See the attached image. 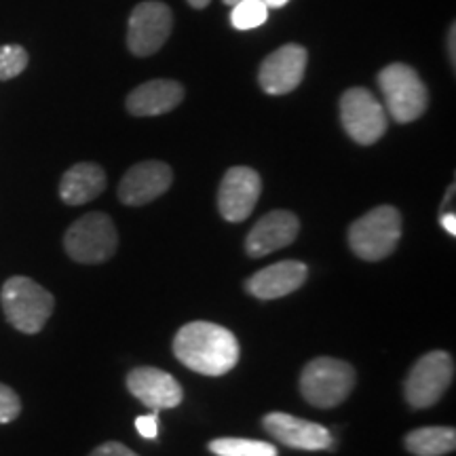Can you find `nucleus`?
Returning a JSON list of instances; mask_svg holds the SVG:
<instances>
[{
  "label": "nucleus",
  "instance_id": "nucleus-1",
  "mask_svg": "<svg viewBox=\"0 0 456 456\" xmlns=\"http://www.w3.org/2000/svg\"><path fill=\"white\" fill-rule=\"evenodd\" d=\"M174 355L192 372L224 376L237 366L239 342L231 330L209 322H191L174 338Z\"/></svg>",
  "mask_w": 456,
  "mask_h": 456
},
{
  "label": "nucleus",
  "instance_id": "nucleus-2",
  "mask_svg": "<svg viewBox=\"0 0 456 456\" xmlns=\"http://www.w3.org/2000/svg\"><path fill=\"white\" fill-rule=\"evenodd\" d=\"M0 305L7 322L15 330L24 334H38L53 315L55 298L30 277L17 275L4 281Z\"/></svg>",
  "mask_w": 456,
  "mask_h": 456
},
{
  "label": "nucleus",
  "instance_id": "nucleus-3",
  "mask_svg": "<svg viewBox=\"0 0 456 456\" xmlns=\"http://www.w3.org/2000/svg\"><path fill=\"white\" fill-rule=\"evenodd\" d=\"M402 239V216L393 205H380L363 214L349 228V245L357 258L379 262L395 252Z\"/></svg>",
  "mask_w": 456,
  "mask_h": 456
},
{
  "label": "nucleus",
  "instance_id": "nucleus-4",
  "mask_svg": "<svg viewBox=\"0 0 456 456\" xmlns=\"http://www.w3.org/2000/svg\"><path fill=\"white\" fill-rule=\"evenodd\" d=\"M357 374L351 363L334 357H317L300 374V393L311 406L334 408L351 395Z\"/></svg>",
  "mask_w": 456,
  "mask_h": 456
},
{
  "label": "nucleus",
  "instance_id": "nucleus-5",
  "mask_svg": "<svg viewBox=\"0 0 456 456\" xmlns=\"http://www.w3.org/2000/svg\"><path fill=\"white\" fill-rule=\"evenodd\" d=\"M379 85L385 98V110L393 121L412 123L423 117L429 106V94L419 72L406 64H389L379 74Z\"/></svg>",
  "mask_w": 456,
  "mask_h": 456
},
{
  "label": "nucleus",
  "instance_id": "nucleus-6",
  "mask_svg": "<svg viewBox=\"0 0 456 456\" xmlns=\"http://www.w3.org/2000/svg\"><path fill=\"white\" fill-rule=\"evenodd\" d=\"M117 245L118 235L114 222L102 212L85 214L64 235L66 254L81 265H102L110 260Z\"/></svg>",
  "mask_w": 456,
  "mask_h": 456
},
{
  "label": "nucleus",
  "instance_id": "nucleus-7",
  "mask_svg": "<svg viewBox=\"0 0 456 456\" xmlns=\"http://www.w3.org/2000/svg\"><path fill=\"white\" fill-rule=\"evenodd\" d=\"M340 121L351 140L362 146L376 144L389 125L385 106L376 100L372 91L363 87H351L342 94Z\"/></svg>",
  "mask_w": 456,
  "mask_h": 456
},
{
  "label": "nucleus",
  "instance_id": "nucleus-8",
  "mask_svg": "<svg viewBox=\"0 0 456 456\" xmlns=\"http://www.w3.org/2000/svg\"><path fill=\"white\" fill-rule=\"evenodd\" d=\"M454 379V359L446 351H431L410 370L406 387V402L414 410L431 408L440 402Z\"/></svg>",
  "mask_w": 456,
  "mask_h": 456
},
{
  "label": "nucleus",
  "instance_id": "nucleus-9",
  "mask_svg": "<svg viewBox=\"0 0 456 456\" xmlns=\"http://www.w3.org/2000/svg\"><path fill=\"white\" fill-rule=\"evenodd\" d=\"M174 13L165 3H142L134 9L127 28V47L134 55L148 57L167 43Z\"/></svg>",
  "mask_w": 456,
  "mask_h": 456
},
{
  "label": "nucleus",
  "instance_id": "nucleus-10",
  "mask_svg": "<svg viewBox=\"0 0 456 456\" xmlns=\"http://www.w3.org/2000/svg\"><path fill=\"white\" fill-rule=\"evenodd\" d=\"M262 192V180L252 167H231L218 188V209L226 222L248 220Z\"/></svg>",
  "mask_w": 456,
  "mask_h": 456
},
{
  "label": "nucleus",
  "instance_id": "nucleus-11",
  "mask_svg": "<svg viewBox=\"0 0 456 456\" xmlns=\"http://www.w3.org/2000/svg\"><path fill=\"white\" fill-rule=\"evenodd\" d=\"M309 53L302 45H283L262 61L258 83L269 95H285L294 91L305 78Z\"/></svg>",
  "mask_w": 456,
  "mask_h": 456
},
{
  "label": "nucleus",
  "instance_id": "nucleus-12",
  "mask_svg": "<svg viewBox=\"0 0 456 456\" xmlns=\"http://www.w3.org/2000/svg\"><path fill=\"white\" fill-rule=\"evenodd\" d=\"M171 182H174V171L167 163H138L123 175L121 184H118V199L129 208H140V205H146L165 195Z\"/></svg>",
  "mask_w": 456,
  "mask_h": 456
},
{
  "label": "nucleus",
  "instance_id": "nucleus-13",
  "mask_svg": "<svg viewBox=\"0 0 456 456\" xmlns=\"http://www.w3.org/2000/svg\"><path fill=\"white\" fill-rule=\"evenodd\" d=\"M300 232V222L292 212L275 209L262 216L249 235L245 237V254L249 258H265L277 249L288 248L296 241Z\"/></svg>",
  "mask_w": 456,
  "mask_h": 456
},
{
  "label": "nucleus",
  "instance_id": "nucleus-14",
  "mask_svg": "<svg viewBox=\"0 0 456 456\" xmlns=\"http://www.w3.org/2000/svg\"><path fill=\"white\" fill-rule=\"evenodd\" d=\"M265 429L279 444L296 450H330L332 448V433L323 425L298 419V416L271 412L262 420Z\"/></svg>",
  "mask_w": 456,
  "mask_h": 456
},
{
  "label": "nucleus",
  "instance_id": "nucleus-15",
  "mask_svg": "<svg viewBox=\"0 0 456 456\" xmlns=\"http://www.w3.org/2000/svg\"><path fill=\"white\" fill-rule=\"evenodd\" d=\"M127 389L135 399H140L151 410H171L180 406L182 387L169 372L159 368H135L127 374Z\"/></svg>",
  "mask_w": 456,
  "mask_h": 456
},
{
  "label": "nucleus",
  "instance_id": "nucleus-16",
  "mask_svg": "<svg viewBox=\"0 0 456 456\" xmlns=\"http://www.w3.org/2000/svg\"><path fill=\"white\" fill-rule=\"evenodd\" d=\"M309 277V266L298 260H283L266 266L245 281V289L260 300H275L296 292Z\"/></svg>",
  "mask_w": 456,
  "mask_h": 456
},
{
  "label": "nucleus",
  "instance_id": "nucleus-17",
  "mask_svg": "<svg viewBox=\"0 0 456 456\" xmlns=\"http://www.w3.org/2000/svg\"><path fill=\"white\" fill-rule=\"evenodd\" d=\"M184 100V87L178 81L157 78V81L142 83L127 95V110L134 117H159L171 112Z\"/></svg>",
  "mask_w": 456,
  "mask_h": 456
},
{
  "label": "nucleus",
  "instance_id": "nucleus-18",
  "mask_svg": "<svg viewBox=\"0 0 456 456\" xmlns=\"http://www.w3.org/2000/svg\"><path fill=\"white\" fill-rule=\"evenodd\" d=\"M106 191V174L95 163H77L61 175L60 199L66 205H85Z\"/></svg>",
  "mask_w": 456,
  "mask_h": 456
},
{
  "label": "nucleus",
  "instance_id": "nucleus-19",
  "mask_svg": "<svg viewBox=\"0 0 456 456\" xmlns=\"http://www.w3.org/2000/svg\"><path fill=\"white\" fill-rule=\"evenodd\" d=\"M406 448L414 456H444L454 452L456 431L454 427H423L406 436Z\"/></svg>",
  "mask_w": 456,
  "mask_h": 456
},
{
  "label": "nucleus",
  "instance_id": "nucleus-20",
  "mask_svg": "<svg viewBox=\"0 0 456 456\" xmlns=\"http://www.w3.org/2000/svg\"><path fill=\"white\" fill-rule=\"evenodd\" d=\"M209 450L218 456H279L273 444L245 437H218L209 442Z\"/></svg>",
  "mask_w": 456,
  "mask_h": 456
},
{
  "label": "nucleus",
  "instance_id": "nucleus-21",
  "mask_svg": "<svg viewBox=\"0 0 456 456\" xmlns=\"http://www.w3.org/2000/svg\"><path fill=\"white\" fill-rule=\"evenodd\" d=\"M269 17V7L262 0H239L232 7L231 24L235 30H254L260 28Z\"/></svg>",
  "mask_w": 456,
  "mask_h": 456
},
{
  "label": "nucleus",
  "instance_id": "nucleus-22",
  "mask_svg": "<svg viewBox=\"0 0 456 456\" xmlns=\"http://www.w3.org/2000/svg\"><path fill=\"white\" fill-rule=\"evenodd\" d=\"M28 66V51L20 45H3L0 47V81L20 77Z\"/></svg>",
  "mask_w": 456,
  "mask_h": 456
},
{
  "label": "nucleus",
  "instance_id": "nucleus-23",
  "mask_svg": "<svg viewBox=\"0 0 456 456\" xmlns=\"http://www.w3.org/2000/svg\"><path fill=\"white\" fill-rule=\"evenodd\" d=\"M21 414V399L11 387L0 383V425L13 423Z\"/></svg>",
  "mask_w": 456,
  "mask_h": 456
},
{
  "label": "nucleus",
  "instance_id": "nucleus-24",
  "mask_svg": "<svg viewBox=\"0 0 456 456\" xmlns=\"http://www.w3.org/2000/svg\"><path fill=\"white\" fill-rule=\"evenodd\" d=\"M135 429L142 437H146V440H155L159 436V419H157V412L152 414H146V416H138L135 419Z\"/></svg>",
  "mask_w": 456,
  "mask_h": 456
},
{
  "label": "nucleus",
  "instance_id": "nucleus-25",
  "mask_svg": "<svg viewBox=\"0 0 456 456\" xmlns=\"http://www.w3.org/2000/svg\"><path fill=\"white\" fill-rule=\"evenodd\" d=\"M89 456H140V454H135L134 450L125 446V444L106 442V444H102V446L95 448Z\"/></svg>",
  "mask_w": 456,
  "mask_h": 456
},
{
  "label": "nucleus",
  "instance_id": "nucleus-26",
  "mask_svg": "<svg viewBox=\"0 0 456 456\" xmlns=\"http://www.w3.org/2000/svg\"><path fill=\"white\" fill-rule=\"evenodd\" d=\"M442 226L444 231L450 232V235H456V214L454 212H446L442 214Z\"/></svg>",
  "mask_w": 456,
  "mask_h": 456
},
{
  "label": "nucleus",
  "instance_id": "nucleus-27",
  "mask_svg": "<svg viewBox=\"0 0 456 456\" xmlns=\"http://www.w3.org/2000/svg\"><path fill=\"white\" fill-rule=\"evenodd\" d=\"M454 38H456V34H454V26H450V34H448V41H450V61H456V53H454Z\"/></svg>",
  "mask_w": 456,
  "mask_h": 456
},
{
  "label": "nucleus",
  "instance_id": "nucleus-28",
  "mask_svg": "<svg viewBox=\"0 0 456 456\" xmlns=\"http://www.w3.org/2000/svg\"><path fill=\"white\" fill-rule=\"evenodd\" d=\"M262 3H265L269 9H281L289 3V0H262Z\"/></svg>",
  "mask_w": 456,
  "mask_h": 456
},
{
  "label": "nucleus",
  "instance_id": "nucleus-29",
  "mask_svg": "<svg viewBox=\"0 0 456 456\" xmlns=\"http://www.w3.org/2000/svg\"><path fill=\"white\" fill-rule=\"evenodd\" d=\"M209 3H212V0H188V4H191V7H195V9H205Z\"/></svg>",
  "mask_w": 456,
  "mask_h": 456
},
{
  "label": "nucleus",
  "instance_id": "nucleus-30",
  "mask_svg": "<svg viewBox=\"0 0 456 456\" xmlns=\"http://www.w3.org/2000/svg\"><path fill=\"white\" fill-rule=\"evenodd\" d=\"M222 3H224L226 7H235V4L239 3V0H222Z\"/></svg>",
  "mask_w": 456,
  "mask_h": 456
}]
</instances>
